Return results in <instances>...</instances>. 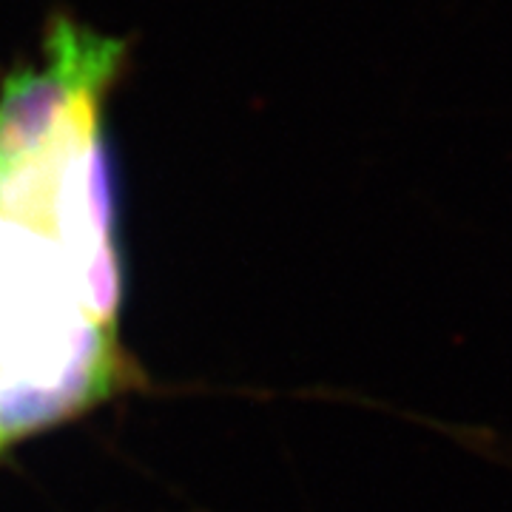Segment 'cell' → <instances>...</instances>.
Masks as SVG:
<instances>
[{
    "label": "cell",
    "instance_id": "1",
    "mask_svg": "<svg viewBox=\"0 0 512 512\" xmlns=\"http://www.w3.org/2000/svg\"><path fill=\"white\" fill-rule=\"evenodd\" d=\"M106 148L86 134L0 143V444L111 376Z\"/></svg>",
    "mask_w": 512,
    "mask_h": 512
}]
</instances>
